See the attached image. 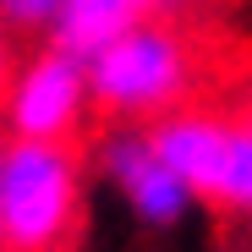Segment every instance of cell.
<instances>
[{"label":"cell","mask_w":252,"mask_h":252,"mask_svg":"<svg viewBox=\"0 0 252 252\" xmlns=\"http://www.w3.org/2000/svg\"><path fill=\"white\" fill-rule=\"evenodd\" d=\"M82 66H88L94 121L121 126H148L214 88V61H208V44L192 33V22L143 17L137 28L99 44Z\"/></svg>","instance_id":"obj_1"},{"label":"cell","mask_w":252,"mask_h":252,"mask_svg":"<svg viewBox=\"0 0 252 252\" xmlns=\"http://www.w3.org/2000/svg\"><path fill=\"white\" fill-rule=\"evenodd\" d=\"M88 214L82 143L0 137V252H77Z\"/></svg>","instance_id":"obj_2"},{"label":"cell","mask_w":252,"mask_h":252,"mask_svg":"<svg viewBox=\"0 0 252 252\" xmlns=\"http://www.w3.org/2000/svg\"><path fill=\"white\" fill-rule=\"evenodd\" d=\"M148 143L181 176L197 208L241 220L252 208V115L241 99H192L170 115L148 121Z\"/></svg>","instance_id":"obj_3"},{"label":"cell","mask_w":252,"mask_h":252,"mask_svg":"<svg viewBox=\"0 0 252 252\" xmlns=\"http://www.w3.org/2000/svg\"><path fill=\"white\" fill-rule=\"evenodd\" d=\"M94 126L88 66L50 38H33L17 55L0 88V137H38V143H82Z\"/></svg>","instance_id":"obj_4"},{"label":"cell","mask_w":252,"mask_h":252,"mask_svg":"<svg viewBox=\"0 0 252 252\" xmlns=\"http://www.w3.org/2000/svg\"><path fill=\"white\" fill-rule=\"evenodd\" d=\"M94 164L110 181V192L121 197V208L132 214L143 230L164 236L192 214V192L181 187V176L159 159V148L148 143V126H121L104 121V132L94 137Z\"/></svg>","instance_id":"obj_5"},{"label":"cell","mask_w":252,"mask_h":252,"mask_svg":"<svg viewBox=\"0 0 252 252\" xmlns=\"http://www.w3.org/2000/svg\"><path fill=\"white\" fill-rule=\"evenodd\" d=\"M143 17H148V0H61L44 38L61 44L66 55L88 61L99 44H110V38L126 33V28H137Z\"/></svg>","instance_id":"obj_6"},{"label":"cell","mask_w":252,"mask_h":252,"mask_svg":"<svg viewBox=\"0 0 252 252\" xmlns=\"http://www.w3.org/2000/svg\"><path fill=\"white\" fill-rule=\"evenodd\" d=\"M55 6H61V0H0V22L28 44V38H44V33H50Z\"/></svg>","instance_id":"obj_7"},{"label":"cell","mask_w":252,"mask_h":252,"mask_svg":"<svg viewBox=\"0 0 252 252\" xmlns=\"http://www.w3.org/2000/svg\"><path fill=\"white\" fill-rule=\"evenodd\" d=\"M203 6L208 0H148V17H159V22H197Z\"/></svg>","instance_id":"obj_8"},{"label":"cell","mask_w":252,"mask_h":252,"mask_svg":"<svg viewBox=\"0 0 252 252\" xmlns=\"http://www.w3.org/2000/svg\"><path fill=\"white\" fill-rule=\"evenodd\" d=\"M17 55H22V38L0 22V88H6V77H11V66H17Z\"/></svg>","instance_id":"obj_9"}]
</instances>
